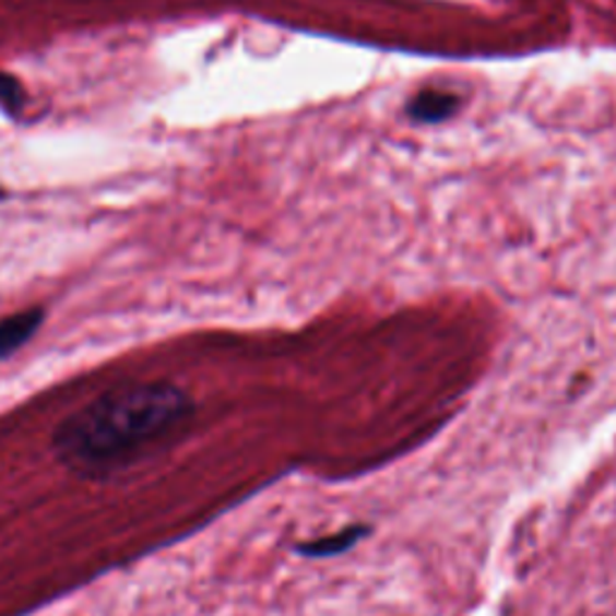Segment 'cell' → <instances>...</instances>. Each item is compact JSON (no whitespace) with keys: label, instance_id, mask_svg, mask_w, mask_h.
<instances>
[{"label":"cell","instance_id":"6da1fadb","mask_svg":"<svg viewBox=\"0 0 616 616\" xmlns=\"http://www.w3.org/2000/svg\"><path fill=\"white\" fill-rule=\"evenodd\" d=\"M193 400L169 381L109 390L58 426L54 450L80 477H106L169 443L193 419Z\"/></svg>","mask_w":616,"mask_h":616},{"label":"cell","instance_id":"7a4b0ae2","mask_svg":"<svg viewBox=\"0 0 616 616\" xmlns=\"http://www.w3.org/2000/svg\"><path fill=\"white\" fill-rule=\"evenodd\" d=\"M44 321L42 308H29L15 316H8L0 321V359L10 357L22 345H27L29 337L37 333Z\"/></svg>","mask_w":616,"mask_h":616},{"label":"cell","instance_id":"3957f363","mask_svg":"<svg viewBox=\"0 0 616 616\" xmlns=\"http://www.w3.org/2000/svg\"><path fill=\"white\" fill-rule=\"evenodd\" d=\"M366 535H369V528H366V525H350L342 532H337V535H328V537L313 540V542H304V544H299V547H296V552H299L301 556H311V559H325V556L345 554Z\"/></svg>","mask_w":616,"mask_h":616},{"label":"cell","instance_id":"277c9868","mask_svg":"<svg viewBox=\"0 0 616 616\" xmlns=\"http://www.w3.org/2000/svg\"><path fill=\"white\" fill-rule=\"evenodd\" d=\"M455 94L450 92H422L410 104V116L422 123H438L455 111Z\"/></svg>","mask_w":616,"mask_h":616}]
</instances>
